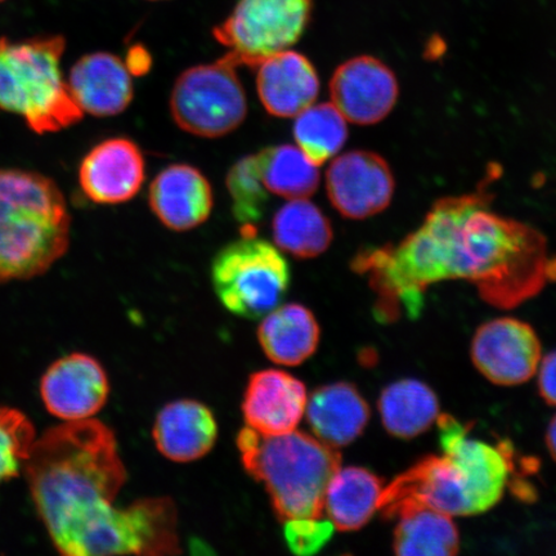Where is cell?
I'll return each instance as SVG.
<instances>
[{"label": "cell", "mask_w": 556, "mask_h": 556, "mask_svg": "<svg viewBox=\"0 0 556 556\" xmlns=\"http://www.w3.org/2000/svg\"><path fill=\"white\" fill-rule=\"evenodd\" d=\"M492 200L484 179L476 192L438 200L397 245L354 256L352 269L366 275L378 294L380 318L419 316L424 294L442 281H469L486 303L513 308L556 278L545 236L491 211Z\"/></svg>", "instance_id": "6da1fadb"}, {"label": "cell", "mask_w": 556, "mask_h": 556, "mask_svg": "<svg viewBox=\"0 0 556 556\" xmlns=\"http://www.w3.org/2000/svg\"><path fill=\"white\" fill-rule=\"evenodd\" d=\"M24 475L35 510L60 554H180L170 498L114 506L127 470L106 424L87 419L47 429L35 441Z\"/></svg>", "instance_id": "7a4b0ae2"}, {"label": "cell", "mask_w": 556, "mask_h": 556, "mask_svg": "<svg viewBox=\"0 0 556 556\" xmlns=\"http://www.w3.org/2000/svg\"><path fill=\"white\" fill-rule=\"evenodd\" d=\"M72 215L50 177L0 169V283L45 275L67 253Z\"/></svg>", "instance_id": "3957f363"}, {"label": "cell", "mask_w": 556, "mask_h": 556, "mask_svg": "<svg viewBox=\"0 0 556 556\" xmlns=\"http://www.w3.org/2000/svg\"><path fill=\"white\" fill-rule=\"evenodd\" d=\"M243 468L263 483L281 521L323 518L326 491L342 465L337 448L304 432L263 435L247 427L238 435Z\"/></svg>", "instance_id": "277c9868"}, {"label": "cell", "mask_w": 556, "mask_h": 556, "mask_svg": "<svg viewBox=\"0 0 556 556\" xmlns=\"http://www.w3.org/2000/svg\"><path fill=\"white\" fill-rule=\"evenodd\" d=\"M65 48L61 35L0 38V110L23 117L34 134L64 130L85 114L62 74Z\"/></svg>", "instance_id": "5b68a950"}, {"label": "cell", "mask_w": 556, "mask_h": 556, "mask_svg": "<svg viewBox=\"0 0 556 556\" xmlns=\"http://www.w3.org/2000/svg\"><path fill=\"white\" fill-rule=\"evenodd\" d=\"M215 294L232 315L258 319L278 307L291 282L290 266L280 250L255 235H242L215 255Z\"/></svg>", "instance_id": "8992f818"}, {"label": "cell", "mask_w": 556, "mask_h": 556, "mask_svg": "<svg viewBox=\"0 0 556 556\" xmlns=\"http://www.w3.org/2000/svg\"><path fill=\"white\" fill-rule=\"evenodd\" d=\"M228 54L214 64L186 70L170 96L174 122L187 134L219 138L232 134L248 115L245 90Z\"/></svg>", "instance_id": "52a82bcc"}, {"label": "cell", "mask_w": 556, "mask_h": 556, "mask_svg": "<svg viewBox=\"0 0 556 556\" xmlns=\"http://www.w3.org/2000/svg\"><path fill=\"white\" fill-rule=\"evenodd\" d=\"M312 0H239L214 37L236 65L255 67L294 46L307 29Z\"/></svg>", "instance_id": "ba28073f"}, {"label": "cell", "mask_w": 556, "mask_h": 556, "mask_svg": "<svg viewBox=\"0 0 556 556\" xmlns=\"http://www.w3.org/2000/svg\"><path fill=\"white\" fill-rule=\"evenodd\" d=\"M541 351L532 326L507 317L483 324L471 343V358L478 371L503 387L532 379L541 363Z\"/></svg>", "instance_id": "9c48e42d"}, {"label": "cell", "mask_w": 556, "mask_h": 556, "mask_svg": "<svg viewBox=\"0 0 556 556\" xmlns=\"http://www.w3.org/2000/svg\"><path fill=\"white\" fill-rule=\"evenodd\" d=\"M405 502L433 507L450 517L477 516L464 471L447 455H429L384 486L379 510Z\"/></svg>", "instance_id": "30bf717a"}, {"label": "cell", "mask_w": 556, "mask_h": 556, "mask_svg": "<svg viewBox=\"0 0 556 556\" xmlns=\"http://www.w3.org/2000/svg\"><path fill=\"white\" fill-rule=\"evenodd\" d=\"M394 177L384 159L370 151L337 157L326 173V191L348 219H366L386 211L394 194Z\"/></svg>", "instance_id": "8fae6325"}, {"label": "cell", "mask_w": 556, "mask_h": 556, "mask_svg": "<svg viewBox=\"0 0 556 556\" xmlns=\"http://www.w3.org/2000/svg\"><path fill=\"white\" fill-rule=\"evenodd\" d=\"M437 422L443 454L464 471L476 513L490 510L504 495L511 471L510 450L470 438V426L448 414L438 416Z\"/></svg>", "instance_id": "7c38bea8"}, {"label": "cell", "mask_w": 556, "mask_h": 556, "mask_svg": "<svg viewBox=\"0 0 556 556\" xmlns=\"http://www.w3.org/2000/svg\"><path fill=\"white\" fill-rule=\"evenodd\" d=\"M106 371L86 353H72L47 368L40 380V397L47 412L62 421L92 419L106 405Z\"/></svg>", "instance_id": "4fadbf2b"}, {"label": "cell", "mask_w": 556, "mask_h": 556, "mask_svg": "<svg viewBox=\"0 0 556 556\" xmlns=\"http://www.w3.org/2000/svg\"><path fill=\"white\" fill-rule=\"evenodd\" d=\"M331 103L357 125H374L392 113L400 88L394 73L372 55H358L344 62L330 81Z\"/></svg>", "instance_id": "5bb4252c"}, {"label": "cell", "mask_w": 556, "mask_h": 556, "mask_svg": "<svg viewBox=\"0 0 556 556\" xmlns=\"http://www.w3.org/2000/svg\"><path fill=\"white\" fill-rule=\"evenodd\" d=\"M146 163L141 149L129 138L115 137L96 144L79 166L85 197L99 205L127 203L142 189Z\"/></svg>", "instance_id": "9a60e30c"}, {"label": "cell", "mask_w": 556, "mask_h": 556, "mask_svg": "<svg viewBox=\"0 0 556 556\" xmlns=\"http://www.w3.org/2000/svg\"><path fill=\"white\" fill-rule=\"evenodd\" d=\"M307 402V388L293 375L263 370L249 378L241 408L249 428L263 435H281L294 432Z\"/></svg>", "instance_id": "2e32d148"}, {"label": "cell", "mask_w": 556, "mask_h": 556, "mask_svg": "<svg viewBox=\"0 0 556 556\" xmlns=\"http://www.w3.org/2000/svg\"><path fill=\"white\" fill-rule=\"evenodd\" d=\"M149 203L165 227L177 232L190 231L211 217L213 190L194 166L173 164L152 180Z\"/></svg>", "instance_id": "e0dca14e"}, {"label": "cell", "mask_w": 556, "mask_h": 556, "mask_svg": "<svg viewBox=\"0 0 556 556\" xmlns=\"http://www.w3.org/2000/svg\"><path fill=\"white\" fill-rule=\"evenodd\" d=\"M130 75L117 55L96 52L75 62L67 85L83 113L109 117L124 113L134 101Z\"/></svg>", "instance_id": "ac0fdd59"}, {"label": "cell", "mask_w": 556, "mask_h": 556, "mask_svg": "<svg viewBox=\"0 0 556 556\" xmlns=\"http://www.w3.org/2000/svg\"><path fill=\"white\" fill-rule=\"evenodd\" d=\"M256 89L264 109L277 117H296L319 93L315 66L303 54L282 51L256 65Z\"/></svg>", "instance_id": "d6986e66"}, {"label": "cell", "mask_w": 556, "mask_h": 556, "mask_svg": "<svg viewBox=\"0 0 556 556\" xmlns=\"http://www.w3.org/2000/svg\"><path fill=\"white\" fill-rule=\"evenodd\" d=\"M152 434L160 454L174 463H191L212 451L218 424L203 403L182 400L162 408Z\"/></svg>", "instance_id": "ffe728a7"}, {"label": "cell", "mask_w": 556, "mask_h": 556, "mask_svg": "<svg viewBox=\"0 0 556 556\" xmlns=\"http://www.w3.org/2000/svg\"><path fill=\"white\" fill-rule=\"evenodd\" d=\"M312 432L333 448L344 447L364 433L370 407L350 382H333L312 393L307 408Z\"/></svg>", "instance_id": "44dd1931"}, {"label": "cell", "mask_w": 556, "mask_h": 556, "mask_svg": "<svg viewBox=\"0 0 556 556\" xmlns=\"http://www.w3.org/2000/svg\"><path fill=\"white\" fill-rule=\"evenodd\" d=\"M397 519L394 530V553L401 556H452L460 551V536L447 514L433 507L405 502L382 513Z\"/></svg>", "instance_id": "7402d4cb"}, {"label": "cell", "mask_w": 556, "mask_h": 556, "mask_svg": "<svg viewBox=\"0 0 556 556\" xmlns=\"http://www.w3.org/2000/svg\"><path fill=\"white\" fill-rule=\"evenodd\" d=\"M321 330L315 315L302 304L270 311L258 329L260 344L275 364L299 366L315 354Z\"/></svg>", "instance_id": "603a6c76"}, {"label": "cell", "mask_w": 556, "mask_h": 556, "mask_svg": "<svg viewBox=\"0 0 556 556\" xmlns=\"http://www.w3.org/2000/svg\"><path fill=\"white\" fill-rule=\"evenodd\" d=\"M382 491L384 484L370 470L339 469L326 491L325 513L339 531L361 530L379 510Z\"/></svg>", "instance_id": "cb8c5ba5"}, {"label": "cell", "mask_w": 556, "mask_h": 556, "mask_svg": "<svg viewBox=\"0 0 556 556\" xmlns=\"http://www.w3.org/2000/svg\"><path fill=\"white\" fill-rule=\"evenodd\" d=\"M379 413L388 433L402 440H412L427 432L437 421L440 401L426 382L399 380L381 392Z\"/></svg>", "instance_id": "d4e9b609"}, {"label": "cell", "mask_w": 556, "mask_h": 556, "mask_svg": "<svg viewBox=\"0 0 556 556\" xmlns=\"http://www.w3.org/2000/svg\"><path fill=\"white\" fill-rule=\"evenodd\" d=\"M273 233L278 249L301 260L321 255L333 239L331 222L308 199L289 200L278 208Z\"/></svg>", "instance_id": "484cf974"}, {"label": "cell", "mask_w": 556, "mask_h": 556, "mask_svg": "<svg viewBox=\"0 0 556 556\" xmlns=\"http://www.w3.org/2000/svg\"><path fill=\"white\" fill-rule=\"evenodd\" d=\"M264 187L288 200L308 199L319 185L318 166L293 144H281L256 154Z\"/></svg>", "instance_id": "4316f807"}, {"label": "cell", "mask_w": 556, "mask_h": 556, "mask_svg": "<svg viewBox=\"0 0 556 556\" xmlns=\"http://www.w3.org/2000/svg\"><path fill=\"white\" fill-rule=\"evenodd\" d=\"M298 148L317 166L338 155L346 142V119L332 103H313L296 116Z\"/></svg>", "instance_id": "83f0119b"}, {"label": "cell", "mask_w": 556, "mask_h": 556, "mask_svg": "<svg viewBox=\"0 0 556 556\" xmlns=\"http://www.w3.org/2000/svg\"><path fill=\"white\" fill-rule=\"evenodd\" d=\"M227 190L235 218L242 225V235L256 233V225L264 218L268 205V191L263 185L258 156L242 157L229 169Z\"/></svg>", "instance_id": "f1b7e54d"}, {"label": "cell", "mask_w": 556, "mask_h": 556, "mask_svg": "<svg viewBox=\"0 0 556 556\" xmlns=\"http://www.w3.org/2000/svg\"><path fill=\"white\" fill-rule=\"evenodd\" d=\"M37 438L29 416L18 408L0 405V485L24 471Z\"/></svg>", "instance_id": "f546056e"}, {"label": "cell", "mask_w": 556, "mask_h": 556, "mask_svg": "<svg viewBox=\"0 0 556 556\" xmlns=\"http://www.w3.org/2000/svg\"><path fill=\"white\" fill-rule=\"evenodd\" d=\"M333 530L329 519L298 518L285 521L283 536L291 553L308 556L328 545Z\"/></svg>", "instance_id": "4dcf8cb0"}, {"label": "cell", "mask_w": 556, "mask_h": 556, "mask_svg": "<svg viewBox=\"0 0 556 556\" xmlns=\"http://www.w3.org/2000/svg\"><path fill=\"white\" fill-rule=\"evenodd\" d=\"M539 375V391L547 405L556 407V351L542 361Z\"/></svg>", "instance_id": "1f68e13d"}, {"label": "cell", "mask_w": 556, "mask_h": 556, "mask_svg": "<svg viewBox=\"0 0 556 556\" xmlns=\"http://www.w3.org/2000/svg\"><path fill=\"white\" fill-rule=\"evenodd\" d=\"M125 65H127L131 75H143L148 73L151 67L150 54L148 51H144L142 47H134L128 53Z\"/></svg>", "instance_id": "d6a6232c"}, {"label": "cell", "mask_w": 556, "mask_h": 556, "mask_svg": "<svg viewBox=\"0 0 556 556\" xmlns=\"http://www.w3.org/2000/svg\"><path fill=\"white\" fill-rule=\"evenodd\" d=\"M546 446L556 463V415L553 417L551 426L547 428Z\"/></svg>", "instance_id": "836d02e7"}, {"label": "cell", "mask_w": 556, "mask_h": 556, "mask_svg": "<svg viewBox=\"0 0 556 556\" xmlns=\"http://www.w3.org/2000/svg\"><path fill=\"white\" fill-rule=\"evenodd\" d=\"M0 2H3V0H0Z\"/></svg>", "instance_id": "e575fe53"}]
</instances>
